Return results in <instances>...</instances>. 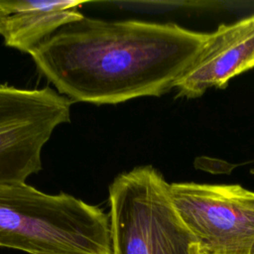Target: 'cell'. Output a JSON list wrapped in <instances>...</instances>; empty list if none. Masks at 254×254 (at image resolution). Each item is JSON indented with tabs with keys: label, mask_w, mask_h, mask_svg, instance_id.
Here are the masks:
<instances>
[{
	"label": "cell",
	"mask_w": 254,
	"mask_h": 254,
	"mask_svg": "<svg viewBox=\"0 0 254 254\" xmlns=\"http://www.w3.org/2000/svg\"><path fill=\"white\" fill-rule=\"evenodd\" d=\"M207 37L208 33L174 23L83 15L29 55L38 70L71 102L118 104L174 88Z\"/></svg>",
	"instance_id": "cell-1"
},
{
	"label": "cell",
	"mask_w": 254,
	"mask_h": 254,
	"mask_svg": "<svg viewBox=\"0 0 254 254\" xmlns=\"http://www.w3.org/2000/svg\"><path fill=\"white\" fill-rule=\"evenodd\" d=\"M0 247L29 254H111L109 214L65 192L0 183Z\"/></svg>",
	"instance_id": "cell-2"
},
{
	"label": "cell",
	"mask_w": 254,
	"mask_h": 254,
	"mask_svg": "<svg viewBox=\"0 0 254 254\" xmlns=\"http://www.w3.org/2000/svg\"><path fill=\"white\" fill-rule=\"evenodd\" d=\"M108 190L111 254H201L155 168L119 174Z\"/></svg>",
	"instance_id": "cell-3"
},
{
	"label": "cell",
	"mask_w": 254,
	"mask_h": 254,
	"mask_svg": "<svg viewBox=\"0 0 254 254\" xmlns=\"http://www.w3.org/2000/svg\"><path fill=\"white\" fill-rule=\"evenodd\" d=\"M71 101L50 87L0 84V183H26L42 169V152L70 120Z\"/></svg>",
	"instance_id": "cell-4"
},
{
	"label": "cell",
	"mask_w": 254,
	"mask_h": 254,
	"mask_svg": "<svg viewBox=\"0 0 254 254\" xmlns=\"http://www.w3.org/2000/svg\"><path fill=\"white\" fill-rule=\"evenodd\" d=\"M170 194L201 251L254 254V191L240 185L173 183Z\"/></svg>",
	"instance_id": "cell-5"
},
{
	"label": "cell",
	"mask_w": 254,
	"mask_h": 254,
	"mask_svg": "<svg viewBox=\"0 0 254 254\" xmlns=\"http://www.w3.org/2000/svg\"><path fill=\"white\" fill-rule=\"evenodd\" d=\"M254 67V15L221 24L176 82L179 96L195 98L209 88H224L234 76Z\"/></svg>",
	"instance_id": "cell-6"
},
{
	"label": "cell",
	"mask_w": 254,
	"mask_h": 254,
	"mask_svg": "<svg viewBox=\"0 0 254 254\" xmlns=\"http://www.w3.org/2000/svg\"><path fill=\"white\" fill-rule=\"evenodd\" d=\"M84 1H0L5 45L30 54L64 25L80 19Z\"/></svg>",
	"instance_id": "cell-7"
},
{
	"label": "cell",
	"mask_w": 254,
	"mask_h": 254,
	"mask_svg": "<svg viewBox=\"0 0 254 254\" xmlns=\"http://www.w3.org/2000/svg\"><path fill=\"white\" fill-rule=\"evenodd\" d=\"M2 21H3V16L0 13V35H1V31H2Z\"/></svg>",
	"instance_id": "cell-8"
},
{
	"label": "cell",
	"mask_w": 254,
	"mask_h": 254,
	"mask_svg": "<svg viewBox=\"0 0 254 254\" xmlns=\"http://www.w3.org/2000/svg\"><path fill=\"white\" fill-rule=\"evenodd\" d=\"M201 254H226V253H210V252H204V251H201Z\"/></svg>",
	"instance_id": "cell-9"
},
{
	"label": "cell",
	"mask_w": 254,
	"mask_h": 254,
	"mask_svg": "<svg viewBox=\"0 0 254 254\" xmlns=\"http://www.w3.org/2000/svg\"><path fill=\"white\" fill-rule=\"evenodd\" d=\"M253 173H254V171H253Z\"/></svg>",
	"instance_id": "cell-10"
}]
</instances>
